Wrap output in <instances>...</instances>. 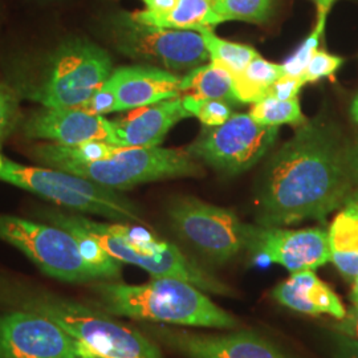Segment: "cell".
<instances>
[{"mask_svg":"<svg viewBox=\"0 0 358 358\" xmlns=\"http://www.w3.org/2000/svg\"><path fill=\"white\" fill-rule=\"evenodd\" d=\"M350 152L320 122L300 125L272 157L257 194L259 226L282 227L306 219L325 222L355 194Z\"/></svg>","mask_w":358,"mask_h":358,"instance_id":"6da1fadb","label":"cell"},{"mask_svg":"<svg viewBox=\"0 0 358 358\" xmlns=\"http://www.w3.org/2000/svg\"><path fill=\"white\" fill-rule=\"evenodd\" d=\"M0 306L48 317L78 340L93 358H164L159 345L140 328L120 322L97 307L1 272Z\"/></svg>","mask_w":358,"mask_h":358,"instance_id":"7a4b0ae2","label":"cell"},{"mask_svg":"<svg viewBox=\"0 0 358 358\" xmlns=\"http://www.w3.org/2000/svg\"><path fill=\"white\" fill-rule=\"evenodd\" d=\"M113 72L109 53L90 38H66L32 63L13 69L8 84L22 100L45 108L77 109Z\"/></svg>","mask_w":358,"mask_h":358,"instance_id":"3957f363","label":"cell"},{"mask_svg":"<svg viewBox=\"0 0 358 358\" xmlns=\"http://www.w3.org/2000/svg\"><path fill=\"white\" fill-rule=\"evenodd\" d=\"M90 288L93 306L112 316L229 331L241 327L203 291L174 278H152L140 285L96 280Z\"/></svg>","mask_w":358,"mask_h":358,"instance_id":"277c9868","label":"cell"},{"mask_svg":"<svg viewBox=\"0 0 358 358\" xmlns=\"http://www.w3.org/2000/svg\"><path fill=\"white\" fill-rule=\"evenodd\" d=\"M0 180L72 211L146 226L138 206L115 189L51 167L24 166L6 158Z\"/></svg>","mask_w":358,"mask_h":358,"instance_id":"5b68a950","label":"cell"},{"mask_svg":"<svg viewBox=\"0 0 358 358\" xmlns=\"http://www.w3.org/2000/svg\"><path fill=\"white\" fill-rule=\"evenodd\" d=\"M101 29L122 55L170 72H190L210 59L198 32L145 26L125 11L106 15Z\"/></svg>","mask_w":358,"mask_h":358,"instance_id":"8992f818","label":"cell"},{"mask_svg":"<svg viewBox=\"0 0 358 358\" xmlns=\"http://www.w3.org/2000/svg\"><path fill=\"white\" fill-rule=\"evenodd\" d=\"M63 171L76 174L115 190H128L148 182L202 176L186 149L121 148L103 161L78 164Z\"/></svg>","mask_w":358,"mask_h":358,"instance_id":"52a82bcc","label":"cell"},{"mask_svg":"<svg viewBox=\"0 0 358 358\" xmlns=\"http://www.w3.org/2000/svg\"><path fill=\"white\" fill-rule=\"evenodd\" d=\"M77 224L93 235L103 250L121 263L148 271L152 278H174L190 282L206 294L231 296L232 289L214 275L183 255L177 245L155 239L148 245H134L105 230L103 223L71 214Z\"/></svg>","mask_w":358,"mask_h":358,"instance_id":"ba28073f","label":"cell"},{"mask_svg":"<svg viewBox=\"0 0 358 358\" xmlns=\"http://www.w3.org/2000/svg\"><path fill=\"white\" fill-rule=\"evenodd\" d=\"M0 239L13 244L43 273L68 282H96L75 238L48 223L0 214Z\"/></svg>","mask_w":358,"mask_h":358,"instance_id":"9c48e42d","label":"cell"},{"mask_svg":"<svg viewBox=\"0 0 358 358\" xmlns=\"http://www.w3.org/2000/svg\"><path fill=\"white\" fill-rule=\"evenodd\" d=\"M173 229L213 263L224 264L244 250L245 226L227 208L192 196H179L167 207Z\"/></svg>","mask_w":358,"mask_h":358,"instance_id":"30bf717a","label":"cell"},{"mask_svg":"<svg viewBox=\"0 0 358 358\" xmlns=\"http://www.w3.org/2000/svg\"><path fill=\"white\" fill-rule=\"evenodd\" d=\"M279 136V127H267L250 115H232L224 124L214 127L192 146V158L226 174H239L256 165Z\"/></svg>","mask_w":358,"mask_h":358,"instance_id":"8fae6325","label":"cell"},{"mask_svg":"<svg viewBox=\"0 0 358 358\" xmlns=\"http://www.w3.org/2000/svg\"><path fill=\"white\" fill-rule=\"evenodd\" d=\"M0 358H93L48 317L24 309L0 313Z\"/></svg>","mask_w":358,"mask_h":358,"instance_id":"7c38bea8","label":"cell"},{"mask_svg":"<svg viewBox=\"0 0 358 358\" xmlns=\"http://www.w3.org/2000/svg\"><path fill=\"white\" fill-rule=\"evenodd\" d=\"M138 327L158 345L185 358H291L251 331L198 333L146 322Z\"/></svg>","mask_w":358,"mask_h":358,"instance_id":"4fadbf2b","label":"cell"},{"mask_svg":"<svg viewBox=\"0 0 358 358\" xmlns=\"http://www.w3.org/2000/svg\"><path fill=\"white\" fill-rule=\"evenodd\" d=\"M244 250L255 259L280 264L291 273L315 271L331 260L328 232L319 227L285 230L247 224Z\"/></svg>","mask_w":358,"mask_h":358,"instance_id":"5bb4252c","label":"cell"},{"mask_svg":"<svg viewBox=\"0 0 358 358\" xmlns=\"http://www.w3.org/2000/svg\"><path fill=\"white\" fill-rule=\"evenodd\" d=\"M22 133L31 140L75 146L90 141L113 143V122L103 115H90L81 109L41 106L23 117Z\"/></svg>","mask_w":358,"mask_h":358,"instance_id":"9a60e30c","label":"cell"},{"mask_svg":"<svg viewBox=\"0 0 358 358\" xmlns=\"http://www.w3.org/2000/svg\"><path fill=\"white\" fill-rule=\"evenodd\" d=\"M189 117L192 115L179 96L129 110L127 115L112 121L115 128L113 145L121 148L159 146L169 130Z\"/></svg>","mask_w":358,"mask_h":358,"instance_id":"2e32d148","label":"cell"},{"mask_svg":"<svg viewBox=\"0 0 358 358\" xmlns=\"http://www.w3.org/2000/svg\"><path fill=\"white\" fill-rule=\"evenodd\" d=\"M180 80L182 77L170 71L148 64L120 66L109 77L115 92L117 112L178 97Z\"/></svg>","mask_w":358,"mask_h":358,"instance_id":"e0dca14e","label":"cell"},{"mask_svg":"<svg viewBox=\"0 0 358 358\" xmlns=\"http://www.w3.org/2000/svg\"><path fill=\"white\" fill-rule=\"evenodd\" d=\"M271 296L279 304L299 313L328 315L336 320L345 317L346 309L341 299L310 269L294 272L287 280L278 284Z\"/></svg>","mask_w":358,"mask_h":358,"instance_id":"ac0fdd59","label":"cell"},{"mask_svg":"<svg viewBox=\"0 0 358 358\" xmlns=\"http://www.w3.org/2000/svg\"><path fill=\"white\" fill-rule=\"evenodd\" d=\"M35 215L48 224L66 231L75 238L80 254L97 280L115 282L121 278V262L109 255L93 235L77 224L71 214L57 208L41 207L35 211Z\"/></svg>","mask_w":358,"mask_h":358,"instance_id":"d6986e66","label":"cell"},{"mask_svg":"<svg viewBox=\"0 0 358 358\" xmlns=\"http://www.w3.org/2000/svg\"><path fill=\"white\" fill-rule=\"evenodd\" d=\"M331 262L346 282L358 278V208L346 202L344 210L337 214L328 231Z\"/></svg>","mask_w":358,"mask_h":358,"instance_id":"ffe728a7","label":"cell"},{"mask_svg":"<svg viewBox=\"0 0 358 358\" xmlns=\"http://www.w3.org/2000/svg\"><path fill=\"white\" fill-rule=\"evenodd\" d=\"M130 16L145 26L195 32L201 28H214L223 23L214 11L211 0H177L174 8L164 15L150 16L134 11L130 13Z\"/></svg>","mask_w":358,"mask_h":358,"instance_id":"44dd1931","label":"cell"},{"mask_svg":"<svg viewBox=\"0 0 358 358\" xmlns=\"http://www.w3.org/2000/svg\"><path fill=\"white\" fill-rule=\"evenodd\" d=\"M186 90L202 99L239 103L235 96L232 73L214 62L201 65L182 77L180 92Z\"/></svg>","mask_w":358,"mask_h":358,"instance_id":"7402d4cb","label":"cell"},{"mask_svg":"<svg viewBox=\"0 0 358 358\" xmlns=\"http://www.w3.org/2000/svg\"><path fill=\"white\" fill-rule=\"evenodd\" d=\"M282 76H285L282 64H273L257 56L243 72L232 75L235 96L239 103H259L267 97L271 87Z\"/></svg>","mask_w":358,"mask_h":358,"instance_id":"603a6c76","label":"cell"},{"mask_svg":"<svg viewBox=\"0 0 358 358\" xmlns=\"http://www.w3.org/2000/svg\"><path fill=\"white\" fill-rule=\"evenodd\" d=\"M196 32L202 36L211 62L223 65L232 75L243 72L247 65L260 56L250 45L219 38L214 34L213 28H201Z\"/></svg>","mask_w":358,"mask_h":358,"instance_id":"cb8c5ba5","label":"cell"},{"mask_svg":"<svg viewBox=\"0 0 358 358\" xmlns=\"http://www.w3.org/2000/svg\"><path fill=\"white\" fill-rule=\"evenodd\" d=\"M248 115L267 127H280L285 124L303 125L307 122L301 113L299 99L278 100L267 96L259 103H254Z\"/></svg>","mask_w":358,"mask_h":358,"instance_id":"d4e9b609","label":"cell"},{"mask_svg":"<svg viewBox=\"0 0 358 358\" xmlns=\"http://www.w3.org/2000/svg\"><path fill=\"white\" fill-rule=\"evenodd\" d=\"M211 3L222 22L264 23L273 13L276 0H211Z\"/></svg>","mask_w":358,"mask_h":358,"instance_id":"484cf974","label":"cell"},{"mask_svg":"<svg viewBox=\"0 0 358 358\" xmlns=\"http://www.w3.org/2000/svg\"><path fill=\"white\" fill-rule=\"evenodd\" d=\"M182 101L190 115H195L203 125L210 128L224 124L234 115L230 105L226 101L202 99L192 93L183 96Z\"/></svg>","mask_w":358,"mask_h":358,"instance_id":"4316f807","label":"cell"},{"mask_svg":"<svg viewBox=\"0 0 358 358\" xmlns=\"http://www.w3.org/2000/svg\"><path fill=\"white\" fill-rule=\"evenodd\" d=\"M20 96L8 83H0V150L23 120Z\"/></svg>","mask_w":358,"mask_h":358,"instance_id":"83f0119b","label":"cell"},{"mask_svg":"<svg viewBox=\"0 0 358 358\" xmlns=\"http://www.w3.org/2000/svg\"><path fill=\"white\" fill-rule=\"evenodd\" d=\"M325 22H327L325 16H317V24L313 29V32L304 40V43L300 45V48L282 64L284 72L287 76H301L303 75L313 53L319 48V43H320L322 34H324V28H325Z\"/></svg>","mask_w":358,"mask_h":358,"instance_id":"f1b7e54d","label":"cell"},{"mask_svg":"<svg viewBox=\"0 0 358 358\" xmlns=\"http://www.w3.org/2000/svg\"><path fill=\"white\" fill-rule=\"evenodd\" d=\"M343 64H344L343 57L317 50L313 53L301 77L306 84L315 83L324 77L332 76L333 73L337 72Z\"/></svg>","mask_w":358,"mask_h":358,"instance_id":"f546056e","label":"cell"},{"mask_svg":"<svg viewBox=\"0 0 358 358\" xmlns=\"http://www.w3.org/2000/svg\"><path fill=\"white\" fill-rule=\"evenodd\" d=\"M77 109H81L87 113L96 115H105L117 112L115 92L109 78L103 83V87L97 90L87 103L81 105Z\"/></svg>","mask_w":358,"mask_h":358,"instance_id":"4dcf8cb0","label":"cell"},{"mask_svg":"<svg viewBox=\"0 0 358 358\" xmlns=\"http://www.w3.org/2000/svg\"><path fill=\"white\" fill-rule=\"evenodd\" d=\"M306 85L301 76H282L268 90L271 97H275L278 100H292L297 99L300 90Z\"/></svg>","mask_w":358,"mask_h":358,"instance_id":"1f68e13d","label":"cell"},{"mask_svg":"<svg viewBox=\"0 0 358 358\" xmlns=\"http://www.w3.org/2000/svg\"><path fill=\"white\" fill-rule=\"evenodd\" d=\"M333 358H358V340L336 332L333 336Z\"/></svg>","mask_w":358,"mask_h":358,"instance_id":"d6a6232c","label":"cell"},{"mask_svg":"<svg viewBox=\"0 0 358 358\" xmlns=\"http://www.w3.org/2000/svg\"><path fill=\"white\" fill-rule=\"evenodd\" d=\"M333 331L358 340V304H353L346 310L345 317L331 324Z\"/></svg>","mask_w":358,"mask_h":358,"instance_id":"836d02e7","label":"cell"},{"mask_svg":"<svg viewBox=\"0 0 358 358\" xmlns=\"http://www.w3.org/2000/svg\"><path fill=\"white\" fill-rule=\"evenodd\" d=\"M145 4V10H141L142 13L158 16L171 11L177 3V0H141Z\"/></svg>","mask_w":358,"mask_h":358,"instance_id":"e575fe53","label":"cell"},{"mask_svg":"<svg viewBox=\"0 0 358 358\" xmlns=\"http://www.w3.org/2000/svg\"><path fill=\"white\" fill-rule=\"evenodd\" d=\"M334 1H336V0H316V3H317V11H319L317 16H325V17H327V15L331 11Z\"/></svg>","mask_w":358,"mask_h":358,"instance_id":"d590c367","label":"cell"},{"mask_svg":"<svg viewBox=\"0 0 358 358\" xmlns=\"http://www.w3.org/2000/svg\"><path fill=\"white\" fill-rule=\"evenodd\" d=\"M350 165H352V173L355 177L356 186L358 187V145L350 152Z\"/></svg>","mask_w":358,"mask_h":358,"instance_id":"8d00e7d4","label":"cell"},{"mask_svg":"<svg viewBox=\"0 0 358 358\" xmlns=\"http://www.w3.org/2000/svg\"><path fill=\"white\" fill-rule=\"evenodd\" d=\"M349 299L353 304H358V278L356 282H353V288L349 294Z\"/></svg>","mask_w":358,"mask_h":358,"instance_id":"74e56055","label":"cell"},{"mask_svg":"<svg viewBox=\"0 0 358 358\" xmlns=\"http://www.w3.org/2000/svg\"><path fill=\"white\" fill-rule=\"evenodd\" d=\"M352 117L356 122H358V94L357 97L355 99V101H353V105H352Z\"/></svg>","mask_w":358,"mask_h":358,"instance_id":"f35d334b","label":"cell"},{"mask_svg":"<svg viewBox=\"0 0 358 358\" xmlns=\"http://www.w3.org/2000/svg\"><path fill=\"white\" fill-rule=\"evenodd\" d=\"M346 202H350V203H353V205L356 206L358 208V192H355Z\"/></svg>","mask_w":358,"mask_h":358,"instance_id":"ab89813d","label":"cell"},{"mask_svg":"<svg viewBox=\"0 0 358 358\" xmlns=\"http://www.w3.org/2000/svg\"><path fill=\"white\" fill-rule=\"evenodd\" d=\"M4 159H6V157L0 154V169H1V166H3V162H4Z\"/></svg>","mask_w":358,"mask_h":358,"instance_id":"60d3db41","label":"cell"}]
</instances>
